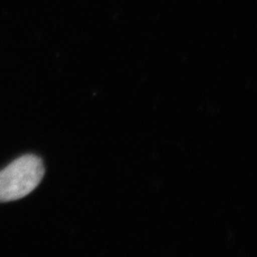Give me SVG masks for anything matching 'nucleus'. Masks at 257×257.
Instances as JSON below:
<instances>
[{
    "instance_id": "1",
    "label": "nucleus",
    "mask_w": 257,
    "mask_h": 257,
    "mask_svg": "<svg viewBox=\"0 0 257 257\" xmlns=\"http://www.w3.org/2000/svg\"><path fill=\"white\" fill-rule=\"evenodd\" d=\"M44 176L43 163L36 156H24L0 171V203L27 196Z\"/></svg>"
}]
</instances>
